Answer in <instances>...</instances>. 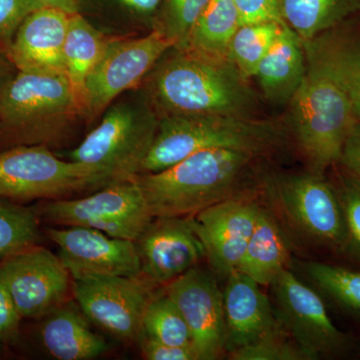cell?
<instances>
[{
  "mask_svg": "<svg viewBox=\"0 0 360 360\" xmlns=\"http://www.w3.org/2000/svg\"><path fill=\"white\" fill-rule=\"evenodd\" d=\"M71 14L42 6L26 18L7 52L16 70L65 75L63 46Z\"/></svg>",
  "mask_w": 360,
  "mask_h": 360,
  "instance_id": "18",
  "label": "cell"
},
{
  "mask_svg": "<svg viewBox=\"0 0 360 360\" xmlns=\"http://www.w3.org/2000/svg\"><path fill=\"white\" fill-rule=\"evenodd\" d=\"M142 335L174 347L193 348L188 326L165 290L162 292L158 291L148 303L142 323Z\"/></svg>",
  "mask_w": 360,
  "mask_h": 360,
  "instance_id": "29",
  "label": "cell"
},
{
  "mask_svg": "<svg viewBox=\"0 0 360 360\" xmlns=\"http://www.w3.org/2000/svg\"><path fill=\"white\" fill-rule=\"evenodd\" d=\"M142 357L148 360H198L191 347H174L142 335L139 340Z\"/></svg>",
  "mask_w": 360,
  "mask_h": 360,
  "instance_id": "37",
  "label": "cell"
},
{
  "mask_svg": "<svg viewBox=\"0 0 360 360\" xmlns=\"http://www.w3.org/2000/svg\"><path fill=\"white\" fill-rule=\"evenodd\" d=\"M241 18V25L262 22V21H278L284 22L281 18V0H233Z\"/></svg>",
  "mask_w": 360,
  "mask_h": 360,
  "instance_id": "35",
  "label": "cell"
},
{
  "mask_svg": "<svg viewBox=\"0 0 360 360\" xmlns=\"http://www.w3.org/2000/svg\"><path fill=\"white\" fill-rule=\"evenodd\" d=\"M360 11V0H281V18L302 41L333 30Z\"/></svg>",
  "mask_w": 360,
  "mask_h": 360,
  "instance_id": "25",
  "label": "cell"
},
{
  "mask_svg": "<svg viewBox=\"0 0 360 360\" xmlns=\"http://www.w3.org/2000/svg\"><path fill=\"white\" fill-rule=\"evenodd\" d=\"M240 25V14L233 0H210L182 51L206 60L229 63V44Z\"/></svg>",
  "mask_w": 360,
  "mask_h": 360,
  "instance_id": "23",
  "label": "cell"
},
{
  "mask_svg": "<svg viewBox=\"0 0 360 360\" xmlns=\"http://www.w3.org/2000/svg\"><path fill=\"white\" fill-rule=\"evenodd\" d=\"M0 347H1V345H0Z\"/></svg>",
  "mask_w": 360,
  "mask_h": 360,
  "instance_id": "42",
  "label": "cell"
},
{
  "mask_svg": "<svg viewBox=\"0 0 360 360\" xmlns=\"http://www.w3.org/2000/svg\"><path fill=\"white\" fill-rule=\"evenodd\" d=\"M302 269L324 295L360 316V272L316 262H303Z\"/></svg>",
  "mask_w": 360,
  "mask_h": 360,
  "instance_id": "28",
  "label": "cell"
},
{
  "mask_svg": "<svg viewBox=\"0 0 360 360\" xmlns=\"http://www.w3.org/2000/svg\"><path fill=\"white\" fill-rule=\"evenodd\" d=\"M271 285L277 319L310 360L349 349L352 340L336 328L321 296L292 271L284 270Z\"/></svg>",
  "mask_w": 360,
  "mask_h": 360,
  "instance_id": "13",
  "label": "cell"
},
{
  "mask_svg": "<svg viewBox=\"0 0 360 360\" xmlns=\"http://www.w3.org/2000/svg\"><path fill=\"white\" fill-rule=\"evenodd\" d=\"M116 6L155 27L162 0H110Z\"/></svg>",
  "mask_w": 360,
  "mask_h": 360,
  "instance_id": "38",
  "label": "cell"
},
{
  "mask_svg": "<svg viewBox=\"0 0 360 360\" xmlns=\"http://www.w3.org/2000/svg\"><path fill=\"white\" fill-rule=\"evenodd\" d=\"M39 217L37 210L0 198V260L37 245Z\"/></svg>",
  "mask_w": 360,
  "mask_h": 360,
  "instance_id": "30",
  "label": "cell"
},
{
  "mask_svg": "<svg viewBox=\"0 0 360 360\" xmlns=\"http://www.w3.org/2000/svg\"><path fill=\"white\" fill-rule=\"evenodd\" d=\"M73 281L141 274L134 241L116 238L84 226H54L45 231Z\"/></svg>",
  "mask_w": 360,
  "mask_h": 360,
  "instance_id": "14",
  "label": "cell"
},
{
  "mask_svg": "<svg viewBox=\"0 0 360 360\" xmlns=\"http://www.w3.org/2000/svg\"><path fill=\"white\" fill-rule=\"evenodd\" d=\"M285 141L274 123L224 115L163 116L141 174L172 167L188 156L212 148H243L272 153Z\"/></svg>",
  "mask_w": 360,
  "mask_h": 360,
  "instance_id": "5",
  "label": "cell"
},
{
  "mask_svg": "<svg viewBox=\"0 0 360 360\" xmlns=\"http://www.w3.org/2000/svg\"><path fill=\"white\" fill-rule=\"evenodd\" d=\"M253 194L221 201L191 217L206 257L222 276L238 269L255 229L260 205Z\"/></svg>",
  "mask_w": 360,
  "mask_h": 360,
  "instance_id": "17",
  "label": "cell"
},
{
  "mask_svg": "<svg viewBox=\"0 0 360 360\" xmlns=\"http://www.w3.org/2000/svg\"><path fill=\"white\" fill-rule=\"evenodd\" d=\"M307 70L290 101L291 129L314 172L340 161L343 144L359 122L354 106L316 39L303 41Z\"/></svg>",
  "mask_w": 360,
  "mask_h": 360,
  "instance_id": "3",
  "label": "cell"
},
{
  "mask_svg": "<svg viewBox=\"0 0 360 360\" xmlns=\"http://www.w3.org/2000/svg\"><path fill=\"white\" fill-rule=\"evenodd\" d=\"M158 284L142 274L73 281L72 295L91 323L124 342H139L144 314Z\"/></svg>",
  "mask_w": 360,
  "mask_h": 360,
  "instance_id": "11",
  "label": "cell"
},
{
  "mask_svg": "<svg viewBox=\"0 0 360 360\" xmlns=\"http://www.w3.org/2000/svg\"><path fill=\"white\" fill-rule=\"evenodd\" d=\"M39 0H0V49L7 54L18 32L30 14L42 7Z\"/></svg>",
  "mask_w": 360,
  "mask_h": 360,
  "instance_id": "33",
  "label": "cell"
},
{
  "mask_svg": "<svg viewBox=\"0 0 360 360\" xmlns=\"http://www.w3.org/2000/svg\"><path fill=\"white\" fill-rule=\"evenodd\" d=\"M336 193L347 224L348 239L360 253V180L348 174L341 179L340 191Z\"/></svg>",
  "mask_w": 360,
  "mask_h": 360,
  "instance_id": "34",
  "label": "cell"
},
{
  "mask_svg": "<svg viewBox=\"0 0 360 360\" xmlns=\"http://www.w3.org/2000/svg\"><path fill=\"white\" fill-rule=\"evenodd\" d=\"M231 63H214L170 49L144 78L142 92L163 116L253 118L255 94Z\"/></svg>",
  "mask_w": 360,
  "mask_h": 360,
  "instance_id": "2",
  "label": "cell"
},
{
  "mask_svg": "<svg viewBox=\"0 0 360 360\" xmlns=\"http://www.w3.org/2000/svg\"><path fill=\"white\" fill-rule=\"evenodd\" d=\"M0 279L22 319H39L70 300L73 279L58 255L34 245L0 260Z\"/></svg>",
  "mask_w": 360,
  "mask_h": 360,
  "instance_id": "12",
  "label": "cell"
},
{
  "mask_svg": "<svg viewBox=\"0 0 360 360\" xmlns=\"http://www.w3.org/2000/svg\"><path fill=\"white\" fill-rule=\"evenodd\" d=\"M110 39L82 13L71 14L63 46V66L65 77L82 104L84 115L85 84Z\"/></svg>",
  "mask_w": 360,
  "mask_h": 360,
  "instance_id": "24",
  "label": "cell"
},
{
  "mask_svg": "<svg viewBox=\"0 0 360 360\" xmlns=\"http://www.w3.org/2000/svg\"><path fill=\"white\" fill-rule=\"evenodd\" d=\"M315 39L345 85L360 122V35L343 37L326 32Z\"/></svg>",
  "mask_w": 360,
  "mask_h": 360,
  "instance_id": "27",
  "label": "cell"
},
{
  "mask_svg": "<svg viewBox=\"0 0 360 360\" xmlns=\"http://www.w3.org/2000/svg\"><path fill=\"white\" fill-rule=\"evenodd\" d=\"M172 47V42L155 30L143 37H111L85 84L84 115L96 118L118 96L139 89L146 75Z\"/></svg>",
  "mask_w": 360,
  "mask_h": 360,
  "instance_id": "10",
  "label": "cell"
},
{
  "mask_svg": "<svg viewBox=\"0 0 360 360\" xmlns=\"http://www.w3.org/2000/svg\"><path fill=\"white\" fill-rule=\"evenodd\" d=\"M40 345L52 359L90 360L105 354L108 345L90 328L77 303L66 302L39 319Z\"/></svg>",
  "mask_w": 360,
  "mask_h": 360,
  "instance_id": "20",
  "label": "cell"
},
{
  "mask_svg": "<svg viewBox=\"0 0 360 360\" xmlns=\"http://www.w3.org/2000/svg\"><path fill=\"white\" fill-rule=\"evenodd\" d=\"M210 0H162L153 30L162 33L182 51L189 33Z\"/></svg>",
  "mask_w": 360,
  "mask_h": 360,
  "instance_id": "31",
  "label": "cell"
},
{
  "mask_svg": "<svg viewBox=\"0 0 360 360\" xmlns=\"http://www.w3.org/2000/svg\"><path fill=\"white\" fill-rule=\"evenodd\" d=\"M22 319L13 298L0 279V345L15 342L20 335Z\"/></svg>",
  "mask_w": 360,
  "mask_h": 360,
  "instance_id": "36",
  "label": "cell"
},
{
  "mask_svg": "<svg viewBox=\"0 0 360 360\" xmlns=\"http://www.w3.org/2000/svg\"><path fill=\"white\" fill-rule=\"evenodd\" d=\"M307 70L304 46L300 37L284 25L255 77L265 97L274 103H290Z\"/></svg>",
  "mask_w": 360,
  "mask_h": 360,
  "instance_id": "21",
  "label": "cell"
},
{
  "mask_svg": "<svg viewBox=\"0 0 360 360\" xmlns=\"http://www.w3.org/2000/svg\"><path fill=\"white\" fill-rule=\"evenodd\" d=\"M264 187L296 231L330 246L347 243L348 232L338 193L319 172L267 177Z\"/></svg>",
  "mask_w": 360,
  "mask_h": 360,
  "instance_id": "9",
  "label": "cell"
},
{
  "mask_svg": "<svg viewBox=\"0 0 360 360\" xmlns=\"http://www.w3.org/2000/svg\"><path fill=\"white\" fill-rule=\"evenodd\" d=\"M18 72L15 66L11 63L7 54L0 49V89L4 86Z\"/></svg>",
  "mask_w": 360,
  "mask_h": 360,
  "instance_id": "41",
  "label": "cell"
},
{
  "mask_svg": "<svg viewBox=\"0 0 360 360\" xmlns=\"http://www.w3.org/2000/svg\"><path fill=\"white\" fill-rule=\"evenodd\" d=\"M338 162L347 168L348 174L360 180V122L348 134Z\"/></svg>",
  "mask_w": 360,
  "mask_h": 360,
  "instance_id": "39",
  "label": "cell"
},
{
  "mask_svg": "<svg viewBox=\"0 0 360 360\" xmlns=\"http://www.w3.org/2000/svg\"><path fill=\"white\" fill-rule=\"evenodd\" d=\"M39 219L54 226H84L135 241L153 219L134 179L115 182L91 195L45 200Z\"/></svg>",
  "mask_w": 360,
  "mask_h": 360,
  "instance_id": "8",
  "label": "cell"
},
{
  "mask_svg": "<svg viewBox=\"0 0 360 360\" xmlns=\"http://www.w3.org/2000/svg\"><path fill=\"white\" fill-rule=\"evenodd\" d=\"M290 250L274 215L260 206L255 229L251 234L239 271L259 285H271L288 269Z\"/></svg>",
  "mask_w": 360,
  "mask_h": 360,
  "instance_id": "22",
  "label": "cell"
},
{
  "mask_svg": "<svg viewBox=\"0 0 360 360\" xmlns=\"http://www.w3.org/2000/svg\"><path fill=\"white\" fill-rule=\"evenodd\" d=\"M108 186L89 165L60 160L45 146H18L0 150V198L21 203L70 198Z\"/></svg>",
  "mask_w": 360,
  "mask_h": 360,
  "instance_id": "7",
  "label": "cell"
},
{
  "mask_svg": "<svg viewBox=\"0 0 360 360\" xmlns=\"http://www.w3.org/2000/svg\"><path fill=\"white\" fill-rule=\"evenodd\" d=\"M141 274L158 285H167L206 257L193 217H153L134 241Z\"/></svg>",
  "mask_w": 360,
  "mask_h": 360,
  "instance_id": "16",
  "label": "cell"
},
{
  "mask_svg": "<svg viewBox=\"0 0 360 360\" xmlns=\"http://www.w3.org/2000/svg\"><path fill=\"white\" fill-rule=\"evenodd\" d=\"M181 312L198 360H215L224 354L226 342L224 291L205 269L193 267L165 288Z\"/></svg>",
  "mask_w": 360,
  "mask_h": 360,
  "instance_id": "15",
  "label": "cell"
},
{
  "mask_svg": "<svg viewBox=\"0 0 360 360\" xmlns=\"http://www.w3.org/2000/svg\"><path fill=\"white\" fill-rule=\"evenodd\" d=\"M259 286L239 270L226 276L222 291L227 354L251 345L279 326L276 310Z\"/></svg>",
  "mask_w": 360,
  "mask_h": 360,
  "instance_id": "19",
  "label": "cell"
},
{
  "mask_svg": "<svg viewBox=\"0 0 360 360\" xmlns=\"http://www.w3.org/2000/svg\"><path fill=\"white\" fill-rule=\"evenodd\" d=\"M232 360H310L279 322V326L251 345L229 352Z\"/></svg>",
  "mask_w": 360,
  "mask_h": 360,
  "instance_id": "32",
  "label": "cell"
},
{
  "mask_svg": "<svg viewBox=\"0 0 360 360\" xmlns=\"http://www.w3.org/2000/svg\"><path fill=\"white\" fill-rule=\"evenodd\" d=\"M265 153L243 148L198 151L167 169L134 177L153 217H193L221 201L255 193Z\"/></svg>",
  "mask_w": 360,
  "mask_h": 360,
  "instance_id": "1",
  "label": "cell"
},
{
  "mask_svg": "<svg viewBox=\"0 0 360 360\" xmlns=\"http://www.w3.org/2000/svg\"><path fill=\"white\" fill-rule=\"evenodd\" d=\"M284 25L270 20L239 26L229 44L227 60L245 79L255 77L258 65Z\"/></svg>",
  "mask_w": 360,
  "mask_h": 360,
  "instance_id": "26",
  "label": "cell"
},
{
  "mask_svg": "<svg viewBox=\"0 0 360 360\" xmlns=\"http://www.w3.org/2000/svg\"><path fill=\"white\" fill-rule=\"evenodd\" d=\"M44 6L60 9L65 13L73 14L80 13L82 0H39Z\"/></svg>",
  "mask_w": 360,
  "mask_h": 360,
  "instance_id": "40",
  "label": "cell"
},
{
  "mask_svg": "<svg viewBox=\"0 0 360 360\" xmlns=\"http://www.w3.org/2000/svg\"><path fill=\"white\" fill-rule=\"evenodd\" d=\"M103 115L68 156L94 167L108 186L141 174L160 117L142 91L134 98L111 103Z\"/></svg>",
  "mask_w": 360,
  "mask_h": 360,
  "instance_id": "6",
  "label": "cell"
},
{
  "mask_svg": "<svg viewBox=\"0 0 360 360\" xmlns=\"http://www.w3.org/2000/svg\"><path fill=\"white\" fill-rule=\"evenodd\" d=\"M82 115L65 75L18 70L0 89V146L49 148Z\"/></svg>",
  "mask_w": 360,
  "mask_h": 360,
  "instance_id": "4",
  "label": "cell"
}]
</instances>
